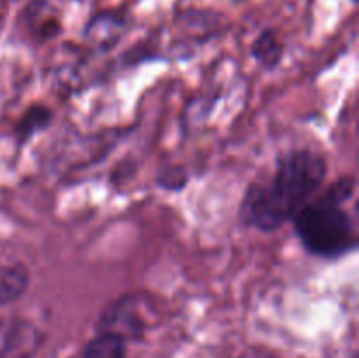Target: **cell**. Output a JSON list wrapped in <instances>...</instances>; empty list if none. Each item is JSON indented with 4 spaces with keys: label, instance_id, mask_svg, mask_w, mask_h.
Returning <instances> with one entry per match:
<instances>
[{
    "label": "cell",
    "instance_id": "2",
    "mask_svg": "<svg viewBox=\"0 0 359 358\" xmlns=\"http://www.w3.org/2000/svg\"><path fill=\"white\" fill-rule=\"evenodd\" d=\"M353 192V181H339L325 195L305 204L293 218L294 232L309 253L321 258H339L356 248V225L342 207Z\"/></svg>",
    "mask_w": 359,
    "mask_h": 358
},
{
    "label": "cell",
    "instance_id": "1",
    "mask_svg": "<svg viewBox=\"0 0 359 358\" xmlns=\"http://www.w3.org/2000/svg\"><path fill=\"white\" fill-rule=\"evenodd\" d=\"M328 175L325 157L312 150L283 154L269 181L252 183L244 193L238 216L248 228L276 232L293 221L323 188Z\"/></svg>",
    "mask_w": 359,
    "mask_h": 358
},
{
    "label": "cell",
    "instance_id": "4",
    "mask_svg": "<svg viewBox=\"0 0 359 358\" xmlns=\"http://www.w3.org/2000/svg\"><path fill=\"white\" fill-rule=\"evenodd\" d=\"M30 286V272L21 263H0V305L20 300Z\"/></svg>",
    "mask_w": 359,
    "mask_h": 358
},
{
    "label": "cell",
    "instance_id": "5",
    "mask_svg": "<svg viewBox=\"0 0 359 358\" xmlns=\"http://www.w3.org/2000/svg\"><path fill=\"white\" fill-rule=\"evenodd\" d=\"M77 358H126L125 337L104 330L84 346Z\"/></svg>",
    "mask_w": 359,
    "mask_h": 358
},
{
    "label": "cell",
    "instance_id": "3",
    "mask_svg": "<svg viewBox=\"0 0 359 358\" xmlns=\"http://www.w3.org/2000/svg\"><path fill=\"white\" fill-rule=\"evenodd\" d=\"M42 344V336L32 323L16 321L0 326V358H30Z\"/></svg>",
    "mask_w": 359,
    "mask_h": 358
},
{
    "label": "cell",
    "instance_id": "6",
    "mask_svg": "<svg viewBox=\"0 0 359 358\" xmlns=\"http://www.w3.org/2000/svg\"><path fill=\"white\" fill-rule=\"evenodd\" d=\"M252 56L256 62L265 69H273L279 65L280 58H283V44L279 39L276 37L273 30H265L258 35L251 48Z\"/></svg>",
    "mask_w": 359,
    "mask_h": 358
}]
</instances>
